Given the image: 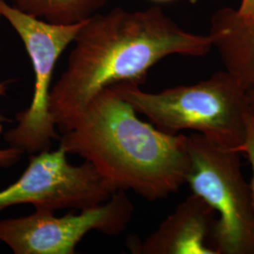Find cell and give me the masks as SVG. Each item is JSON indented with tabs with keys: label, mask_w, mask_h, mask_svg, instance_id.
Segmentation results:
<instances>
[{
	"label": "cell",
	"mask_w": 254,
	"mask_h": 254,
	"mask_svg": "<svg viewBox=\"0 0 254 254\" xmlns=\"http://www.w3.org/2000/svg\"><path fill=\"white\" fill-rule=\"evenodd\" d=\"M22 153L14 148L0 149V167L9 168L18 162Z\"/></svg>",
	"instance_id": "obj_12"
},
{
	"label": "cell",
	"mask_w": 254,
	"mask_h": 254,
	"mask_svg": "<svg viewBox=\"0 0 254 254\" xmlns=\"http://www.w3.org/2000/svg\"><path fill=\"white\" fill-rule=\"evenodd\" d=\"M0 15L18 34L34 72L31 103L16 115L17 126L5 134V140L22 154H37L49 150L52 141L60 138L49 112L53 73L60 57L73 44L86 21L72 25L49 23L27 14L5 0L0 1Z\"/></svg>",
	"instance_id": "obj_5"
},
{
	"label": "cell",
	"mask_w": 254,
	"mask_h": 254,
	"mask_svg": "<svg viewBox=\"0 0 254 254\" xmlns=\"http://www.w3.org/2000/svg\"><path fill=\"white\" fill-rule=\"evenodd\" d=\"M0 18H1V15H0Z\"/></svg>",
	"instance_id": "obj_18"
},
{
	"label": "cell",
	"mask_w": 254,
	"mask_h": 254,
	"mask_svg": "<svg viewBox=\"0 0 254 254\" xmlns=\"http://www.w3.org/2000/svg\"><path fill=\"white\" fill-rule=\"evenodd\" d=\"M111 87L137 114L144 115L163 132L175 135L184 130L193 131L237 153L245 140L247 89L226 70L204 80L159 92L142 91L134 83Z\"/></svg>",
	"instance_id": "obj_3"
},
{
	"label": "cell",
	"mask_w": 254,
	"mask_h": 254,
	"mask_svg": "<svg viewBox=\"0 0 254 254\" xmlns=\"http://www.w3.org/2000/svg\"><path fill=\"white\" fill-rule=\"evenodd\" d=\"M62 146L30 154L18 180L0 190V212L19 204L34 208H88L103 203L116 192L90 162L69 163Z\"/></svg>",
	"instance_id": "obj_7"
},
{
	"label": "cell",
	"mask_w": 254,
	"mask_h": 254,
	"mask_svg": "<svg viewBox=\"0 0 254 254\" xmlns=\"http://www.w3.org/2000/svg\"><path fill=\"white\" fill-rule=\"evenodd\" d=\"M60 146L94 167L115 191L162 200L187 184L188 136L169 134L137 117L112 87L89 101L60 131Z\"/></svg>",
	"instance_id": "obj_2"
},
{
	"label": "cell",
	"mask_w": 254,
	"mask_h": 254,
	"mask_svg": "<svg viewBox=\"0 0 254 254\" xmlns=\"http://www.w3.org/2000/svg\"><path fill=\"white\" fill-rule=\"evenodd\" d=\"M236 11L242 18H254V0H241V3L236 9Z\"/></svg>",
	"instance_id": "obj_13"
},
{
	"label": "cell",
	"mask_w": 254,
	"mask_h": 254,
	"mask_svg": "<svg viewBox=\"0 0 254 254\" xmlns=\"http://www.w3.org/2000/svg\"><path fill=\"white\" fill-rule=\"evenodd\" d=\"M15 8L49 23L72 25L99 13L109 0H9Z\"/></svg>",
	"instance_id": "obj_10"
},
{
	"label": "cell",
	"mask_w": 254,
	"mask_h": 254,
	"mask_svg": "<svg viewBox=\"0 0 254 254\" xmlns=\"http://www.w3.org/2000/svg\"><path fill=\"white\" fill-rule=\"evenodd\" d=\"M247 103L249 112L254 119V85L247 90Z\"/></svg>",
	"instance_id": "obj_14"
},
{
	"label": "cell",
	"mask_w": 254,
	"mask_h": 254,
	"mask_svg": "<svg viewBox=\"0 0 254 254\" xmlns=\"http://www.w3.org/2000/svg\"><path fill=\"white\" fill-rule=\"evenodd\" d=\"M216 42L230 68L254 78V18H242L232 8L222 10L216 23Z\"/></svg>",
	"instance_id": "obj_9"
},
{
	"label": "cell",
	"mask_w": 254,
	"mask_h": 254,
	"mask_svg": "<svg viewBox=\"0 0 254 254\" xmlns=\"http://www.w3.org/2000/svg\"><path fill=\"white\" fill-rule=\"evenodd\" d=\"M73 45L50 92L49 112L60 131L102 90L120 83L140 85L165 58H201L213 48L209 34L184 29L158 7L97 13L84 23Z\"/></svg>",
	"instance_id": "obj_1"
},
{
	"label": "cell",
	"mask_w": 254,
	"mask_h": 254,
	"mask_svg": "<svg viewBox=\"0 0 254 254\" xmlns=\"http://www.w3.org/2000/svg\"><path fill=\"white\" fill-rule=\"evenodd\" d=\"M0 1H1V0H0ZM5 1H8V0H5Z\"/></svg>",
	"instance_id": "obj_17"
},
{
	"label": "cell",
	"mask_w": 254,
	"mask_h": 254,
	"mask_svg": "<svg viewBox=\"0 0 254 254\" xmlns=\"http://www.w3.org/2000/svg\"><path fill=\"white\" fill-rule=\"evenodd\" d=\"M151 1L155 2V3H169V2H172L174 0H151Z\"/></svg>",
	"instance_id": "obj_16"
},
{
	"label": "cell",
	"mask_w": 254,
	"mask_h": 254,
	"mask_svg": "<svg viewBox=\"0 0 254 254\" xmlns=\"http://www.w3.org/2000/svg\"><path fill=\"white\" fill-rule=\"evenodd\" d=\"M240 154H245L248 160L251 164L252 169V183L251 188L253 192L254 202V119L250 114L247 119V131H246L245 140L239 149Z\"/></svg>",
	"instance_id": "obj_11"
},
{
	"label": "cell",
	"mask_w": 254,
	"mask_h": 254,
	"mask_svg": "<svg viewBox=\"0 0 254 254\" xmlns=\"http://www.w3.org/2000/svg\"><path fill=\"white\" fill-rule=\"evenodd\" d=\"M6 91H7V82H0V97L5 95ZM9 122H10L9 119L6 118V117H4L0 114V136H1L2 131H3V124L4 123H9Z\"/></svg>",
	"instance_id": "obj_15"
},
{
	"label": "cell",
	"mask_w": 254,
	"mask_h": 254,
	"mask_svg": "<svg viewBox=\"0 0 254 254\" xmlns=\"http://www.w3.org/2000/svg\"><path fill=\"white\" fill-rule=\"evenodd\" d=\"M187 184L216 214L211 245L216 254H254V202L239 153L199 134L188 136Z\"/></svg>",
	"instance_id": "obj_4"
},
{
	"label": "cell",
	"mask_w": 254,
	"mask_h": 254,
	"mask_svg": "<svg viewBox=\"0 0 254 254\" xmlns=\"http://www.w3.org/2000/svg\"><path fill=\"white\" fill-rule=\"evenodd\" d=\"M215 220L214 210L192 193L151 235L140 242L131 239L128 248L136 254H216L211 245Z\"/></svg>",
	"instance_id": "obj_8"
},
{
	"label": "cell",
	"mask_w": 254,
	"mask_h": 254,
	"mask_svg": "<svg viewBox=\"0 0 254 254\" xmlns=\"http://www.w3.org/2000/svg\"><path fill=\"white\" fill-rule=\"evenodd\" d=\"M135 207L127 191L114 192L100 204L56 217L54 210L35 208L23 218L0 221V241L16 254H73L91 231L116 236L127 230Z\"/></svg>",
	"instance_id": "obj_6"
}]
</instances>
